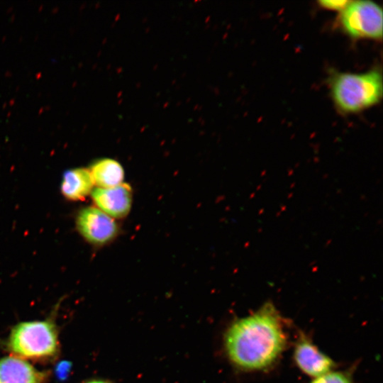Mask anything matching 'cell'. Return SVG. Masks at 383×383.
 I'll return each mask as SVG.
<instances>
[{
  "instance_id": "obj_1",
  "label": "cell",
  "mask_w": 383,
  "mask_h": 383,
  "mask_svg": "<svg viewBox=\"0 0 383 383\" xmlns=\"http://www.w3.org/2000/svg\"><path fill=\"white\" fill-rule=\"evenodd\" d=\"M272 301L233 321L226 332L224 345L230 361L245 372L273 366L286 350V324Z\"/></svg>"
},
{
  "instance_id": "obj_2",
  "label": "cell",
  "mask_w": 383,
  "mask_h": 383,
  "mask_svg": "<svg viewBox=\"0 0 383 383\" xmlns=\"http://www.w3.org/2000/svg\"><path fill=\"white\" fill-rule=\"evenodd\" d=\"M331 87L338 109L345 113H354L380 101L382 77L377 70L365 73H337L331 79Z\"/></svg>"
},
{
  "instance_id": "obj_3",
  "label": "cell",
  "mask_w": 383,
  "mask_h": 383,
  "mask_svg": "<svg viewBox=\"0 0 383 383\" xmlns=\"http://www.w3.org/2000/svg\"><path fill=\"white\" fill-rule=\"evenodd\" d=\"M8 346L13 354L21 357H52L58 348L57 331L48 320L22 322L12 329Z\"/></svg>"
},
{
  "instance_id": "obj_4",
  "label": "cell",
  "mask_w": 383,
  "mask_h": 383,
  "mask_svg": "<svg viewBox=\"0 0 383 383\" xmlns=\"http://www.w3.org/2000/svg\"><path fill=\"white\" fill-rule=\"evenodd\" d=\"M340 23L352 38L382 39V9L373 1H350L341 11Z\"/></svg>"
},
{
  "instance_id": "obj_5",
  "label": "cell",
  "mask_w": 383,
  "mask_h": 383,
  "mask_svg": "<svg viewBox=\"0 0 383 383\" xmlns=\"http://www.w3.org/2000/svg\"><path fill=\"white\" fill-rule=\"evenodd\" d=\"M79 232L89 243L102 245L110 243L118 234L114 219L93 206L82 209L77 218Z\"/></svg>"
},
{
  "instance_id": "obj_6",
  "label": "cell",
  "mask_w": 383,
  "mask_h": 383,
  "mask_svg": "<svg viewBox=\"0 0 383 383\" xmlns=\"http://www.w3.org/2000/svg\"><path fill=\"white\" fill-rule=\"evenodd\" d=\"M293 360L299 370L313 378L334 370L337 367L336 362L303 332L299 333L295 342Z\"/></svg>"
},
{
  "instance_id": "obj_7",
  "label": "cell",
  "mask_w": 383,
  "mask_h": 383,
  "mask_svg": "<svg viewBox=\"0 0 383 383\" xmlns=\"http://www.w3.org/2000/svg\"><path fill=\"white\" fill-rule=\"evenodd\" d=\"M92 199L98 209L114 218H122L131 211L133 200L131 187L125 183L111 188H96Z\"/></svg>"
},
{
  "instance_id": "obj_8",
  "label": "cell",
  "mask_w": 383,
  "mask_h": 383,
  "mask_svg": "<svg viewBox=\"0 0 383 383\" xmlns=\"http://www.w3.org/2000/svg\"><path fill=\"white\" fill-rule=\"evenodd\" d=\"M44 374L23 359L0 358V383H42Z\"/></svg>"
},
{
  "instance_id": "obj_9",
  "label": "cell",
  "mask_w": 383,
  "mask_h": 383,
  "mask_svg": "<svg viewBox=\"0 0 383 383\" xmlns=\"http://www.w3.org/2000/svg\"><path fill=\"white\" fill-rule=\"evenodd\" d=\"M94 184L89 170L85 168H76L65 173L61 191L67 199L79 200L92 191Z\"/></svg>"
},
{
  "instance_id": "obj_10",
  "label": "cell",
  "mask_w": 383,
  "mask_h": 383,
  "mask_svg": "<svg viewBox=\"0 0 383 383\" xmlns=\"http://www.w3.org/2000/svg\"><path fill=\"white\" fill-rule=\"evenodd\" d=\"M99 188H111L123 183L124 171L121 164L113 159L96 161L89 170Z\"/></svg>"
},
{
  "instance_id": "obj_11",
  "label": "cell",
  "mask_w": 383,
  "mask_h": 383,
  "mask_svg": "<svg viewBox=\"0 0 383 383\" xmlns=\"http://www.w3.org/2000/svg\"><path fill=\"white\" fill-rule=\"evenodd\" d=\"M354 367L344 370H332L313 379L309 383H354Z\"/></svg>"
},
{
  "instance_id": "obj_12",
  "label": "cell",
  "mask_w": 383,
  "mask_h": 383,
  "mask_svg": "<svg viewBox=\"0 0 383 383\" xmlns=\"http://www.w3.org/2000/svg\"><path fill=\"white\" fill-rule=\"evenodd\" d=\"M350 1H318L320 6L322 7L330 9V10H336V11H343L345 6L349 4Z\"/></svg>"
},
{
  "instance_id": "obj_13",
  "label": "cell",
  "mask_w": 383,
  "mask_h": 383,
  "mask_svg": "<svg viewBox=\"0 0 383 383\" xmlns=\"http://www.w3.org/2000/svg\"><path fill=\"white\" fill-rule=\"evenodd\" d=\"M86 383H109V382H106L104 381H100V380H94V381L87 382Z\"/></svg>"
}]
</instances>
